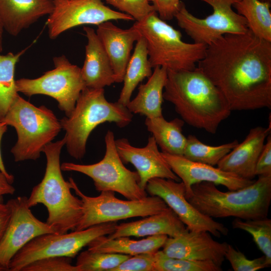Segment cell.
Wrapping results in <instances>:
<instances>
[{"label": "cell", "instance_id": "obj_1", "mask_svg": "<svg viewBox=\"0 0 271 271\" xmlns=\"http://www.w3.org/2000/svg\"><path fill=\"white\" fill-rule=\"evenodd\" d=\"M197 67L222 93L231 110L271 108V42L227 34L207 46Z\"/></svg>", "mask_w": 271, "mask_h": 271}, {"label": "cell", "instance_id": "obj_2", "mask_svg": "<svg viewBox=\"0 0 271 271\" xmlns=\"http://www.w3.org/2000/svg\"><path fill=\"white\" fill-rule=\"evenodd\" d=\"M163 98L174 105L185 122L212 134L232 111L221 91L197 67L168 71Z\"/></svg>", "mask_w": 271, "mask_h": 271}, {"label": "cell", "instance_id": "obj_3", "mask_svg": "<svg viewBox=\"0 0 271 271\" xmlns=\"http://www.w3.org/2000/svg\"><path fill=\"white\" fill-rule=\"evenodd\" d=\"M186 198L199 212L212 218L266 217L271 201V174L258 176L251 184L227 192L219 190L210 182L195 183Z\"/></svg>", "mask_w": 271, "mask_h": 271}, {"label": "cell", "instance_id": "obj_4", "mask_svg": "<svg viewBox=\"0 0 271 271\" xmlns=\"http://www.w3.org/2000/svg\"><path fill=\"white\" fill-rule=\"evenodd\" d=\"M65 143L64 137L45 146L43 151L46 158L44 177L28 197L31 208L39 204L46 207L48 213L46 222L58 234L74 230L82 215V201L72 194L70 183L62 174L60 157Z\"/></svg>", "mask_w": 271, "mask_h": 271}, {"label": "cell", "instance_id": "obj_5", "mask_svg": "<svg viewBox=\"0 0 271 271\" xmlns=\"http://www.w3.org/2000/svg\"><path fill=\"white\" fill-rule=\"evenodd\" d=\"M133 115L126 106L118 101L107 100L104 89L85 87L80 93L75 106L68 116L60 120L65 132V145L69 154L76 160L82 159L91 132L98 125L113 122L120 128L128 125Z\"/></svg>", "mask_w": 271, "mask_h": 271}, {"label": "cell", "instance_id": "obj_6", "mask_svg": "<svg viewBox=\"0 0 271 271\" xmlns=\"http://www.w3.org/2000/svg\"><path fill=\"white\" fill-rule=\"evenodd\" d=\"M146 40L149 59L153 68L168 71H190L204 57L207 45L188 43L181 33L161 19L156 11L133 25Z\"/></svg>", "mask_w": 271, "mask_h": 271}, {"label": "cell", "instance_id": "obj_7", "mask_svg": "<svg viewBox=\"0 0 271 271\" xmlns=\"http://www.w3.org/2000/svg\"><path fill=\"white\" fill-rule=\"evenodd\" d=\"M0 121L16 130L17 141L11 151L16 162L38 159L62 129L51 110L44 105L36 106L19 95Z\"/></svg>", "mask_w": 271, "mask_h": 271}, {"label": "cell", "instance_id": "obj_8", "mask_svg": "<svg viewBox=\"0 0 271 271\" xmlns=\"http://www.w3.org/2000/svg\"><path fill=\"white\" fill-rule=\"evenodd\" d=\"M71 189L82 203V215L74 230H81L101 223L116 222L137 217H145L168 208L166 203L156 196L138 200H123L115 196L113 191H102L96 197L84 194L71 177Z\"/></svg>", "mask_w": 271, "mask_h": 271}, {"label": "cell", "instance_id": "obj_9", "mask_svg": "<svg viewBox=\"0 0 271 271\" xmlns=\"http://www.w3.org/2000/svg\"><path fill=\"white\" fill-rule=\"evenodd\" d=\"M115 140L113 131L108 130L104 138L105 155L99 162L89 165L65 162L61 165V169L63 171L76 172L88 176L99 192H117L130 200L144 198L147 194L139 185L138 173L125 167L117 153Z\"/></svg>", "mask_w": 271, "mask_h": 271}, {"label": "cell", "instance_id": "obj_10", "mask_svg": "<svg viewBox=\"0 0 271 271\" xmlns=\"http://www.w3.org/2000/svg\"><path fill=\"white\" fill-rule=\"evenodd\" d=\"M116 225V222H109L70 233L40 235L31 240L15 255L9 265V271H22L29 263L46 257L73 258L94 239L112 233Z\"/></svg>", "mask_w": 271, "mask_h": 271}, {"label": "cell", "instance_id": "obj_11", "mask_svg": "<svg viewBox=\"0 0 271 271\" xmlns=\"http://www.w3.org/2000/svg\"><path fill=\"white\" fill-rule=\"evenodd\" d=\"M55 68L35 79L16 80L18 92L28 96L43 94L54 98L59 108L68 116L74 108L81 91L86 87L81 68L64 56L53 58Z\"/></svg>", "mask_w": 271, "mask_h": 271}, {"label": "cell", "instance_id": "obj_12", "mask_svg": "<svg viewBox=\"0 0 271 271\" xmlns=\"http://www.w3.org/2000/svg\"><path fill=\"white\" fill-rule=\"evenodd\" d=\"M200 1L212 8V13L206 17H195L182 1L174 16L194 43L208 46L225 34H243L248 30L245 19L233 9L239 0Z\"/></svg>", "mask_w": 271, "mask_h": 271}, {"label": "cell", "instance_id": "obj_13", "mask_svg": "<svg viewBox=\"0 0 271 271\" xmlns=\"http://www.w3.org/2000/svg\"><path fill=\"white\" fill-rule=\"evenodd\" d=\"M53 9L47 21L51 39L72 28L84 25H99L112 20L133 21L128 15L114 11L102 0H53Z\"/></svg>", "mask_w": 271, "mask_h": 271}, {"label": "cell", "instance_id": "obj_14", "mask_svg": "<svg viewBox=\"0 0 271 271\" xmlns=\"http://www.w3.org/2000/svg\"><path fill=\"white\" fill-rule=\"evenodd\" d=\"M145 190L161 198L191 231H206L217 237L226 235L229 230L223 223L199 212L186 199L182 182L155 178L148 182Z\"/></svg>", "mask_w": 271, "mask_h": 271}, {"label": "cell", "instance_id": "obj_15", "mask_svg": "<svg viewBox=\"0 0 271 271\" xmlns=\"http://www.w3.org/2000/svg\"><path fill=\"white\" fill-rule=\"evenodd\" d=\"M11 217L0 241V264L9 270L15 255L35 237L45 233H56L46 222L37 218L28 204V197L19 196L8 201Z\"/></svg>", "mask_w": 271, "mask_h": 271}, {"label": "cell", "instance_id": "obj_16", "mask_svg": "<svg viewBox=\"0 0 271 271\" xmlns=\"http://www.w3.org/2000/svg\"><path fill=\"white\" fill-rule=\"evenodd\" d=\"M115 143L123 163H130L137 169L139 176V185L142 189L145 190L149 181L155 178L177 182L181 180L163 157L152 136L148 138L146 146L142 148L132 146L125 138L115 140Z\"/></svg>", "mask_w": 271, "mask_h": 271}, {"label": "cell", "instance_id": "obj_17", "mask_svg": "<svg viewBox=\"0 0 271 271\" xmlns=\"http://www.w3.org/2000/svg\"><path fill=\"white\" fill-rule=\"evenodd\" d=\"M227 246L226 242L214 240L208 231L188 229L176 237H168L162 251L171 257L211 261L221 267Z\"/></svg>", "mask_w": 271, "mask_h": 271}, {"label": "cell", "instance_id": "obj_18", "mask_svg": "<svg viewBox=\"0 0 271 271\" xmlns=\"http://www.w3.org/2000/svg\"><path fill=\"white\" fill-rule=\"evenodd\" d=\"M162 154L173 172L181 180L188 195L191 186L197 183L206 182L221 185L229 190H237L251 184L254 180L241 178L218 167L194 162L183 156Z\"/></svg>", "mask_w": 271, "mask_h": 271}, {"label": "cell", "instance_id": "obj_19", "mask_svg": "<svg viewBox=\"0 0 271 271\" xmlns=\"http://www.w3.org/2000/svg\"><path fill=\"white\" fill-rule=\"evenodd\" d=\"M271 128L257 126L250 129L244 140L238 143L217 164V167L241 178L253 180L259 156Z\"/></svg>", "mask_w": 271, "mask_h": 271}, {"label": "cell", "instance_id": "obj_20", "mask_svg": "<svg viewBox=\"0 0 271 271\" xmlns=\"http://www.w3.org/2000/svg\"><path fill=\"white\" fill-rule=\"evenodd\" d=\"M96 33L110 60L115 83L122 82L133 43L141 36L140 32L133 25L123 29L109 21L98 25Z\"/></svg>", "mask_w": 271, "mask_h": 271}, {"label": "cell", "instance_id": "obj_21", "mask_svg": "<svg viewBox=\"0 0 271 271\" xmlns=\"http://www.w3.org/2000/svg\"><path fill=\"white\" fill-rule=\"evenodd\" d=\"M87 39L85 58L81 73L85 87L101 89L115 83L110 60L93 29L84 27Z\"/></svg>", "mask_w": 271, "mask_h": 271}, {"label": "cell", "instance_id": "obj_22", "mask_svg": "<svg viewBox=\"0 0 271 271\" xmlns=\"http://www.w3.org/2000/svg\"><path fill=\"white\" fill-rule=\"evenodd\" d=\"M188 229L169 207L163 211L145 217L136 221L116 225L115 231L107 235L113 239L122 236L144 237L166 235L175 237Z\"/></svg>", "mask_w": 271, "mask_h": 271}, {"label": "cell", "instance_id": "obj_23", "mask_svg": "<svg viewBox=\"0 0 271 271\" xmlns=\"http://www.w3.org/2000/svg\"><path fill=\"white\" fill-rule=\"evenodd\" d=\"M53 9V0H0V19L4 30L16 36Z\"/></svg>", "mask_w": 271, "mask_h": 271}, {"label": "cell", "instance_id": "obj_24", "mask_svg": "<svg viewBox=\"0 0 271 271\" xmlns=\"http://www.w3.org/2000/svg\"><path fill=\"white\" fill-rule=\"evenodd\" d=\"M167 72L164 67L154 68L148 81L140 85L137 96L126 105L131 113L150 118L163 116L162 105Z\"/></svg>", "mask_w": 271, "mask_h": 271}, {"label": "cell", "instance_id": "obj_25", "mask_svg": "<svg viewBox=\"0 0 271 271\" xmlns=\"http://www.w3.org/2000/svg\"><path fill=\"white\" fill-rule=\"evenodd\" d=\"M168 236L166 235L149 236L141 240L122 236L110 239L106 235L98 237L88 245V250L104 253H119L131 256L155 252L162 247Z\"/></svg>", "mask_w": 271, "mask_h": 271}, {"label": "cell", "instance_id": "obj_26", "mask_svg": "<svg viewBox=\"0 0 271 271\" xmlns=\"http://www.w3.org/2000/svg\"><path fill=\"white\" fill-rule=\"evenodd\" d=\"M185 122L175 118L166 120L163 116L146 117L145 124L162 153L183 156L187 138L182 133Z\"/></svg>", "mask_w": 271, "mask_h": 271}, {"label": "cell", "instance_id": "obj_27", "mask_svg": "<svg viewBox=\"0 0 271 271\" xmlns=\"http://www.w3.org/2000/svg\"><path fill=\"white\" fill-rule=\"evenodd\" d=\"M136 45L126 67L123 85L117 101L124 106L128 103L135 88L146 78L153 73L149 59L146 40L143 36L136 42Z\"/></svg>", "mask_w": 271, "mask_h": 271}, {"label": "cell", "instance_id": "obj_28", "mask_svg": "<svg viewBox=\"0 0 271 271\" xmlns=\"http://www.w3.org/2000/svg\"><path fill=\"white\" fill-rule=\"evenodd\" d=\"M270 6L261 0H239L233 8L245 19L248 30L255 36L271 42Z\"/></svg>", "mask_w": 271, "mask_h": 271}, {"label": "cell", "instance_id": "obj_29", "mask_svg": "<svg viewBox=\"0 0 271 271\" xmlns=\"http://www.w3.org/2000/svg\"><path fill=\"white\" fill-rule=\"evenodd\" d=\"M27 49L16 54L12 52L6 55L0 54V120L19 95L15 80V67Z\"/></svg>", "mask_w": 271, "mask_h": 271}, {"label": "cell", "instance_id": "obj_30", "mask_svg": "<svg viewBox=\"0 0 271 271\" xmlns=\"http://www.w3.org/2000/svg\"><path fill=\"white\" fill-rule=\"evenodd\" d=\"M187 138L183 156L194 162L214 166L239 143L235 140L217 146L206 145L195 135L189 134Z\"/></svg>", "mask_w": 271, "mask_h": 271}, {"label": "cell", "instance_id": "obj_31", "mask_svg": "<svg viewBox=\"0 0 271 271\" xmlns=\"http://www.w3.org/2000/svg\"><path fill=\"white\" fill-rule=\"evenodd\" d=\"M232 227L249 233L263 253L268 267L271 265V219L267 217L261 218L243 220L235 218Z\"/></svg>", "mask_w": 271, "mask_h": 271}, {"label": "cell", "instance_id": "obj_32", "mask_svg": "<svg viewBox=\"0 0 271 271\" xmlns=\"http://www.w3.org/2000/svg\"><path fill=\"white\" fill-rule=\"evenodd\" d=\"M131 255L104 253L87 250L77 256L76 266L78 271H112Z\"/></svg>", "mask_w": 271, "mask_h": 271}, {"label": "cell", "instance_id": "obj_33", "mask_svg": "<svg viewBox=\"0 0 271 271\" xmlns=\"http://www.w3.org/2000/svg\"><path fill=\"white\" fill-rule=\"evenodd\" d=\"M220 267L211 261H196L171 257L162 250L155 252L154 271H221Z\"/></svg>", "mask_w": 271, "mask_h": 271}, {"label": "cell", "instance_id": "obj_34", "mask_svg": "<svg viewBox=\"0 0 271 271\" xmlns=\"http://www.w3.org/2000/svg\"><path fill=\"white\" fill-rule=\"evenodd\" d=\"M225 257L229 261L234 271H256L268 267L264 255L253 259H249L243 252L229 244Z\"/></svg>", "mask_w": 271, "mask_h": 271}, {"label": "cell", "instance_id": "obj_35", "mask_svg": "<svg viewBox=\"0 0 271 271\" xmlns=\"http://www.w3.org/2000/svg\"><path fill=\"white\" fill-rule=\"evenodd\" d=\"M106 3L119 12L131 16L136 22L140 21L155 11L150 0H105Z\"/></svg>", "mask_w": 271, "mask_h": 271}, {"label": "cell", "instance_id": "obj_36", "mask_svg": "<svg viewBox=\"0 0 271 271\" xmlns=\"http://www.w3.org/2000/svg\"><path fill=\"white\" fill-rule=\"evenodd\" d=\"M71 262V258L69 257H46L29 263L22 271H78L76 265Z\"/></svg>", "mask_w": 271, "mask_h": 271}, {"label": "cell", "instance_id": "obj_37", "mask_svg": "<svg viewBox=\"0 0 271 271\" xmlns=\"http://www.w3.org/2000/svg\"><path fill=\"white\" fill-rule=\"evenodd\" d=\"M155 252L130 256L112 271H154Z\"/></svg>", "mask_w": 271, "mask_h": 271}, {"label": "cell", "instance_id": "obj_38", "mask_svg": "<svg viewBox=\"0 0 271 271\" xmlns=\"http://www.w3.org/2000/svg\"><path fill=\"white\" fill-rule=\"evenodd\" d=\"M159 17L164 21L174 18L178 10L180 0H150Z\"/></svg>", "mask_w": 271, "mask_h": 271}, {"label": "cell", "instance_id": "obj_39", "mask_svg": "<svg viewBox=\"0 0 271 271\" xmlns=\"http://www.w3.org/2000/svg\"><path fill=\"white\" fill-rule=\"evenodd\" d=\"M271 174V137L269 134L258 158L255 169V176Z\"/></svg>", "mask_w": 271, "mask_h": 271}, {"label": "cell", "instance_id": "obj_40", "mask_svg": "<svg viewBox=\"0 0 271 271\" xmlns=\"http://www.w3.org/2000/svg\"><path fill=\"white\" fill-rule=\"evenodd\" d=\"M10 207L7 202L5 206L0 209V241L3 237L11 217Z\"/></svg>", "mask_w": 271, "mask_h": 271}, {"label": "cell", "instance_id": "obj_41", "mask_svg": "<svg viewBox=\"0 0 271 271\" xmlns=\"http://www.w3.org/2000/svg\"><path fill=\"white\" fill-rule=\"evenodd\" d=\"M15 192V188L0 169V197L4 195H13Z\"/></svg>", "mask_w": 271, "mask_h": 271}, {"label": "cell", "instance_id": "obj_42", "mask_svg": "<svg viewBox=\"0 0 271 271\" xmlns=\"http://www.w3.org/2000/svg\"><path fill=\"white\" fill-rule=\"evenodd\" d=\"M8 125L4 122L0 121V169L4 174L7 176V178L12 184L14 181V177L13 175L9 174L7 171L2 157L1 150V144L3 135L7 130Z\"/></svg>", "mask_w": 271, "mask_h": 271}, {"label": "cell", "instance_id": "obj_43", "mask_svg": "<svg viewBox=\"0 0 271 271\" xmlns=\"http://www.w3.org/2000/svg\"><path fill=\"white\" fill-rule=\"evenodd\" d=\"M4 30L3 25L0 19V53L3 51V35Z\"/></svg>", "mask_w": 271, "mask_h": 271}, {"label": "cell", "instance_id": "obj_44", "mask_svg": "<svg viewBox=\"0 0 271 271\" xmlns=\"http://www.w3.org/2000/svg\"><path fill=\"white\" fill-rule=\"evenodd\" d=\"M5 204L4 203L3 196L0 197V209L2 208Z\"/></svg>", "mask_w": 271, "mask_h": 271}, {"label": "cell", "instance_id": "obj_45", "mask_svg": "<svg viewBox=\"0 0 271 271\" xmlns=\"http://www.w3.org/2000/svg\"><path fill=\"white\" fill-rule=\"evenodd\" d=\"M8 269L0 264V271H7Z\"/></svg>", "mask_w": 271, "mask_h": 271}, {"label": "cell", "instance_id": "obj_46", "mask_svg": "<svg viewBox=\"0 0 271 271\" xmlns=\"http://www.w3.org/2000/svg\"><path fill=\"white\" fill-rule=\"evenodd\" d=\"M263 2H268V3H271V0H261Z\"/></svg>", "mask_w": 271, "mask_h": 271}]
</instances>
